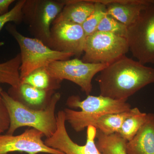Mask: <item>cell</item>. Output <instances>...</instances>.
I'll list each match as a JSON object with an SVG mask.
<instances>
[{
    "instance_id": "cell-1",
    "label": "cell",
    "mask_w": 154,
    "mask_h": 154,
    "mask_svg": "<svg viewBox=\"0 0 154 154\" xmlns=\"http://www.w3.org/2000/svg\"><path fill=\"white\" fill-rule=\"evenodd\" d=\"M96 80L101 96L127 101L141 89L154 83V68L125 55L103 69Z\"/></svg>"
},
{
    "instance_id": "cell-2",
    "label": "cell",
    "mask_w": 154,
    "mask_h": 154,
    "mask_svg": "<svg viewBox=\"0 0 154 154\" xmlns=\"http://www.w3.org/2000/svg\"><path fill=\"white\" fill-rule=\"evenodd\" d=\"M2 100L8 112L10 125L6 134L14 135L22 127H30L42 133L46 138L52 136L57 129L56 107L60 99V93H54L46 107L33 109L11 97L5 91L1 94Z\"/></svg>"
},
{
    "instance_id": "cell-3",
    "label": "cell",
    "mask_w": 154,
    "mask_h": 154,
    "mask_svg": "<svg viewBox=\"0 0 154 154\" xmlns=\"http://www.w3.org/2000/svg\"><path fill=\"white\" fill-rule=\"evenodd\" d=\"M6 26V29L18 42L21 50L20 82L37 69L47 67L53 62L66 60L74 56L54 50L38 38L24 36L13 24L9 23Z\"/></svg>"
},
{
    "instance_id": "cell-4",
    "label": "cell",
    "mask_w": 154,
    "mask_h": 154,
    "mask_svg": "<svg viewBox=\"0 0 154 154\" xmlns=\"http://www.w3.org/2000/svg\"><path fill=\"white\" fill-rule=\"evenodd\" d=\"M133 56L140 63L154 64V0L127 27L126 37Z\"/></svg>"
},
{
    "instance_id": "cell-5",
    "label": "cell",
    "mask_w": 154,
    "mask_h": 154,
    "mask_svg": "<svg viewBox=\"0 0 154 154\" xmlns=\"http://www.w3.org/2000/svg\"><path fill=\"white\" fill-rule=\"evenodd\" d=\"M129 50L125 37L96 31L86 37L82 60L88 63L110 64L125 55Z\"/></svg>"
},
{
    "instance_id": "cell-6",
    "label": "cell",
    "mask_w": 154,
    "mask_h": 154,
    "mask_svg": "<svg viewBox=\"0 0 154 154\" xmlns=\"http://www.w3.org/2000/svg\"><path fill=\"white\" fill-rule=\"evenodd\" d=\"M109 64L88 63L78 58L57 60L46 67L50 75L61 82L68 80L79 86L83 92L90 95L93 78Z\"/></svg>"
},
{
    "instance_id": "cell-7",
    "label": "cell",
    "mask_w": 154,
    "mask_h": 154,
    "mask_svg": "<svg viewBox=\"0 0 154 154\" xmlns=\"http://www.w3.org/2000/svg\"><path fill=\"white\" fill-rule=\"evenodd\" d=\"M65 1H26L23 8V18L27 19L36 38L47 45L51 25L65 5Z\"/></svg>"
},
{
    "instance_id": "cell-8",
    "label": "cell",
    "mask_w": 154,
    "mask_h": 154,
    "mask_svg": "<svg viewBox=\"0 0 154 154\" xmlns=\"http://www.w3.org/2000/svg\"><path fill=\"white\" fill-rule=\"evenodd\" d=\"M57 129L52 136L46 138L45 143L48 146L65 154H102L96 146L97 129L93 126L87 127V140L84 145H79L72 140L67 131L63 110L59 111L56 116Z\"/></svg>"
},
{
    "instance_id": "cell-9",
    "label": "cell",
    "mask_w": 154,
    "mask_h": 154,
    "mask_svg": "<svg viewBox=\"0 0 154 154\" xmlns=\"http://www.w3.org/2000/svg\"><path fill=\"white\" fill-rule=\"evenodd\" d=\"M51 25L48 47L79 57L84 54L87 36L82 25L62 21Z\"/></svg>"
},
{
    "instance_id": "cell-10",
    "label": "cell",
    "mask_w": 154,
    "mask_h": 154,
    "mask_svg": "<svg viewBox=\"0 0 154 154\" xmlns=\"http://www.w3.org/2000/svg\"><path fill=\"white\" fill-rule=\"evenodd\" d=\"M131 109L123 113L104 114L84 113L69 108H66L63 111L66 121L76 132H81L91 126L109 135L118 132L122 122L131 114Z\"/></svg>"
},
{
    "instance_id": "cell-11",
    "label": "cell",
    "mask_w": 154,
    "mask_h": 154,
    "mask_svg": "<svg viewBox=\"0 0 154 154\" xmlns=\"http://www.w3.org/2000/svg\"><path fill=\"white\" fill-rule=\"evenodd\" d=\"M44 136L42 133L33 128L26 130L17 135H0V154H9L13 152L28 154H65L46 145L42 140Z\"/></svg>"
},
{
    "instance_id": "cell-12",
    "label": "cell",
    "mask_w": 154,
    "mask_h": 154,
    "mask_svg": "<svg viewBox=\"0 0 154 154\" xmlns=\"http://www.w3.org/2000/svg\"><path fill=\"white\" fill-rule=\"evenodd\" d=\"M66 105L70 108H80L84 113L91 114H113L129 111L131 106L125 100H116L101 96L88 95L81 100L79 96H72L68 98Z\"/></svg>"
},
{
    "instance_id": "cell-13",
    "label": "cell",
    "mask_w": 154,
    "mask_h": 154,
    "mask_svg": "<svg viewBox=\"0 0 154 154\" xmlns=\"http://www.w3.org/2000/svg\"><path fill=\"white\" fill-rule=\"evenodd\" d=\"M106 5L107 15L127 27L136 21L153 0H98Z\"/></svg>"
},
{
    "instance_id": "cell-14",
    "label": "cell",
    "mask_w": 154,
    "mask_h": 154,
    "mask_svg": "<svg viewBox=\"0 0 154 154\" xmlns=\"http://www.w3.org/2000/svg\"><path fill=\"white\" fill-rule=\"evenodd\" d=\"M127 154H154V113L147 114L145 122L126 145Z\"/></svg>"
},
{
    "instance_id": "cell-15",
    "label": "cell",
    "mask_w": 154,
    "mask_h": 154,
    "mask_svg": "<svg viewBox=\"0 0 154 154\" xmlns=\"http://www.w3.org/2000/svg\"><path fill=\"white\" fill-rule=\"evenodd\" d=\"M65 3L62 11L53 23L65 21L82 25L95 8L93 0H68Z\"/></svg>"
},
{
    "instance_id": "cell-16",
    "label": "cell",
    "mask_w": 154,
    "mask_h": 154,
    "mask_svg": "<svg viewBox=\"0 0 154 154\" xmlns=\"http://www.w3.org/2000/svg\"><path fill=\"white\" fill-rule=\"evenodd\" d=\"M53 91H44L28 84H20L18 89L11 88L8 93L14 99L23 100L31 106H38L44 104L48 98L54 94Z\"/></svg>"
},
{
    "instance_id": "cell-17",
    "label": "cell",
    "mask_w": 154,
    "mask_h": 154,
    "mask_svg": "<svg viewBox=\"0 0 154 154\" xmlns=\"http://www.w3.org/2000/svg\"><path fill=\"white\" fill-rule=\"evenodd\" d=\"M96 144L102 154H127L126 145L128 141L118 133L107 135L99 130L96 132Z\"/></svg>"
},
{
    "instance_id": "cell-18",
    "label": "cell",
    "mask_w": 154,
    "mask_h": 154,
    "mask_svg": "<svg viewBox=\"0 0 154 154\" xmlns=\"http://www.w3.org/2000/svg\"><path fill=\"white\" fill-rule=\"evenodd\" d=\"M147 114L137 107L131 108V114L122 122L117 133L127 141L131 140L145 122Z\"/></svg>"
},
{
    "instance_id": "cell-19",
    "label": "cell",
    "mask_w": 154,
    "mask_h": 154,
    "mask_svg": "<svg viewBox=\"0 0 154 154\" xmlns=\"http://www.w3.org/2000/svg\"><path fill=\"white\" fill-rule=\"evenodd\" d=\"M60 83L50 75L46 67H42L35 70L20 82V84H28L47 91H54L57 89Z\"/></svg>"
},
{
    "instance_id": "cell-20",
    "label": "cell",
    "mask_w": 154,
    "mask_h": 154,
    "mask_svg": "<svg viewBox=\"0 0 154 154\" xmlns=\"http://www.w3.org/2000/svg\"><path fill=\"white\" fill-rule=\"evenodd\" d=\"M20 54L5 62L0 63V83L10 85L11 88L18 89L20 85Z\"/></svg>"
},
{
    "instance_id": "cell-21",
    "label": "cell",
    "mask_w": 154,
    "mask_h": 154,
    "mask_svg": "<svg viewBox=\"0 0 154 154\" xmlns=\"http://www.w3.org/2000/svg\"><path fill=\"white\" fill-rule=\"evenodd\" d=\"M93 1L95 3L94 11L82 25L86 36L96 31L100 22L107 14L106 5L98 0Z\"/></svg>"
},
{
    "instance_id": "cell-22",
    "label": "cell",
    "mask_w": 154,
    "mask_h": 154,
    "mask_svg": "<svg viewBox=\"0 0 154 154\" xmlns=\"http://www.w3.org/2000/svg\"><path fill=\"white\" fill-rule=\"evenodd\" d=\"M96 31L112 33L126 38L127 27L107 14L100 22Z\"/></svg>"
},
{
    "instance_id": "cell-23",
    "label": "cell",
    "mask_w": 154,
    "mask_h": 154,
    "mask_svg": "<svg viewBox=\"0 0 154 154\" xmlns=\"http://www.w3.org/2000/svg\"><path fill=\"white\" fill-rule=\"evenodd\" d=\"M26 0H20L11 11L0 16V32L6 24L13 22L19 24L23 19V8Z\"/></svg>"
},
{
    "instance_id": "cell-24",
    "label": "cell",
    "mask_w": 154,
    "mask_h": 154,
    "mask_svg": "<svg viewBox=\"0 0 154 154\" xmlns=\"http://www.w3.org/2000/svg\"><path fill=\"white\" fill-rule=\"evenodd\" d=\"M10 125L8 112L2 99L0 100V135L7 131Z\"/></svg>"
},
{
    "instance_id": "cell-25",
    "label": "cell",
    "mask_w": 154,
    "mask_h": 154,
    "mask_svg": "<svg viewBox=\"0 0 154 154\" xmlns=\"http://www.w3.org/2000/svg\"><path fill=\"white\" fill-rule=\"evenodd\" d=\"M14 0H0V16L9 12V8Z\"/></svg>"
},
{
    "instance_id": "cell-26",
    "label": "cell",
    "mask_w": 154,
    "mask_h": 154,
    "mask_svg": "<svg viewBox=\"0 0 154 154\" xmlns=\"http://www.w3.org/2000/svg\"><path fill=\"white\" fill-rule=\"evenodd\" d=\"M1 83H0V100L2 99V96H1V94H2V91H3L1 87Z\"/></svg>"
}]
</instances>
